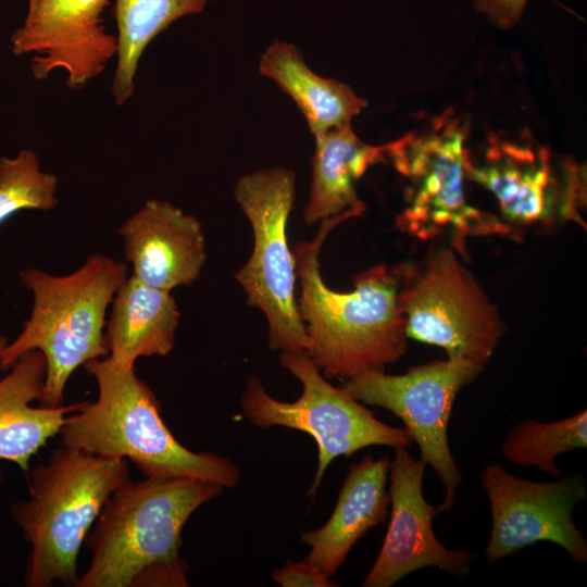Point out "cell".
I'll list each match as a JSON object with an SVG mask.
<instances>
[{
	"label": "cell",
	"mask_w": 587,
	"mask_h": 587,
	"mask_svg": "<svg viewBox=\"0 0 587 587\" xmlns=\"http://www.w3.org/2000/svg\"><path fill=\"white\" fill-rule=\"evenodd\" d=\"M467 127L442 115L422 129L385 145V158L403 175L407 205L397 217L400 229L426 239L445 230L458 240L465 235L510 233L495 216L466 202Z\"/></svg>",
	"instance_id": "cell-8"
},
{
	"label": "cell",
	"mask_w": 587,
	"mask_h": 587,
	"mask_svg": "<svg viewBox=\"0 0 587 587\" xmlns=\"http://www.w3.org/2000/svg\"><path fill=\"white\" fill-rule=\"evenodd\" d=\"M46 372L43 354L30 350L0 379V460L17 464L25 474L33 455L60 433L67 414L82 403L55 408L32 405L42 397Z\"/></svg>",
	"instance_id": "cell-17"
},
{
	"label": "cell",
	"mask_w": 587,
	"mask_h": 587,
	"mask_svg": "<svg viewBox=\"0 0 587 587\" xmlns=\"http://www.w3.org/2000/svg\"><path fill=\"white\" fill-rule=\"evenodd\" d=\"M132 276L165 291L189 286L207 261L200 221L174 204L150 199L117 229Z\"/></svg>",
	"instance_id": "cell-15"
},
{
	"label": "cell",
	"mask_w": 587,
	"mask_h": 587,
	"mask_svg": "<svg viewBox=\"0 0 587 587\" xmlns=\"http://www.w3.org/2000/svg\"><path fill=\"white\" fill-rule=\"evenodd\" d=\"M223 490L185 476L127 480L86 536L90 562L76 587L188 586V564L179 553L184 525Z\"/></svg>",
	"instance_id": "cell-2"
},
{
	"label": "cell",
	"mask_w": 587,
	"mask_h": 587,
	"mask_svg": "<svg viewBox=\"0 0 587 587\" xmlns=\"http://www.w3.org/2000/svg\"><path fill=\"white\" fill-rule=\"evenodd\" d=\"M315 142L305 224L338 215H362L365 204L358 197L355 184L371 165L385 158V146L362 141L351 124L315 136Z\"/></svg>",
	"instance_id": "cell-19"
},
{
	"label": "cell",
	"mask_w": 587,
	"mask_h": 587,
	"mask_svg": "<svg viewBox=\"0 0 587 587\" xmlns=\"http://www.w3.org/2000/svg\"><path fill=\"white\" fill-rule=\"evenodd\" d=\"M425 466L408 448L395 449L388 473L390 521L363 587H390L408 574L429 566L461 576L476 559V553L448 549L435 536L433 520L439 512L423 496Z\"/></svg>",
	"instance_id": "cell-13"
},
{
	"label": "cell",
	"mask_w": 587,
	"mask_h": 587,
	"mask_svg": "<svg viewBox=\"0 0 587 587\" xmlns=\"http://www.w3.org/2000/svg\"><path fill=\"white\" fill-rule=\"evenodd\" d=\"M390 459L364 457L352 463L338 495L336 507L326 523L300 534L310 550L305 559L334 577L351 548L367 530L388 516L386 489Z\"/></svg>",
	"instance_id": "cell-16"
},
{
	"label": "cell",
	"mask_w": 587,
	"mask_h": 587,
	"mask_svg": "<svg viewBox=\"0 0 587 587\" xmlns=\"http://www.w3.org/2000/svg\"><path fill=\"white\" fill-rule=\"evenodd\" d=\"M98 386L95 401H84L67 415L59 433L61 445L90 454L125 459L146 477L185 476L234 488L238 466L211 451L184 447L161 416V404L135 367L108 355L84 364Z\"/></svg>",
	"instance_id": "cell-3"
},
{
	"label": "cell",
	"mask_w": 587,
	"mask_h": 587,
	"mask_svg": "<svg viewBox=\"0 0 587 587\" xmlns=\"http://www.w3.org/2000/svg\"><path fill=\"white\" fill-rule=\"evenodd\" d=\"M259 70L292 98L314 137L351 124L367 104L348 85L312 72L300 51L288 42L275 40L263 53Z\"/></svg>",
	"instance_id": "cell-20"
},
{
	"label": "cell",
	"mask_w": 587,
	"mask_h": 587,
	"mask_svg": "<svg viewBox=\"0 0 587 587\" xmlns=\"http://www.w3.org/2000/svg\"><path fill=\"white\" fill-rule=\"evenodd\" d=\"M279 363L302 386L292 402L270 396L261 378L249 377L240 398L247 420L260 428L282 426L304 432L317 446V466L307 498H314L323 475L337 457H350L370 446L409 448L413 439L404 427L376 419L373 411L335 387L305 352H279Z\"/></svg>",
	"instance_id": "cell-6"
},
{
	"label": "cell",
	"mask_w": 587,
	"mask_h": 587,
	"mask_svg": "<svg viewBox=\"0 0 587 587\" xmlns=\"http://www.w3.org/2000/svg\"><path fill=\"white\" fill-rule=\"evenodd\" d=\"M295 195V173L280 166L248 173L234 189L253 232L252 253L235 279L247 303L266 317L268 349L279 352H305L308 345L297 307L296 262L286 229Z\"/></svg>",
	"instance_id": "cell-7"
},
{
	"label": "cell",
	"mask_w": 587,
	"mask_h": 587,
	"mask_svg": "<svg viewBox=\"0 0 587 587\" xmlns=\"http://www.w3.org/2000/svg\"><path fill=\"white\" fill-rule=\"evenodd\" d=\"M403 283L400 300L408 338L440 347L448 358L488 362L505 327L451 249L438 251L416 276L408 268Z\"/></svg>",
	"instance_id": "cell-10"
},
{
	"label": "cell",
	"mask_w": 587,
	"mask_h": 587,
	"mask_svg": "<svg viewBox=\"0 0 587 587\" xmlns=\"http://www.w3.org/2000/svg\"><path fill=\"white\" fill-rule=\"evenodd\" d=\"M57 176L41 170L33 150L22 149L14 158L0 157V225L22 210L57 208Z\"/></svg>",
	"instance_id": "cell-23"
},
{
	"label": "cell",
	"mask_w": 587,
	"mask_h": 587,
	"mask_svg": "<svg viewBox=\"0 0 587 587\" xmlns=\"http://www.w3.org/2000/svg\"><path fill=\"white\" fill-rule=\"evenodd\" d=\"M587 447V411L551 423L526 420L503 439L502 455L513 464L536 466L552 477L562 476L558 455Z\"/></svg>",
	"instance_id": "cell-22"
},
{
	"label": "cell",
	"mask_w": 587,
	"mask_h": 587,
	"mask_svg": "<svg viewBox=\"0 0 587 587\" xmlns=\"http://www.w3.org/2000/svg\"><path fill=\"white\" fill-rule=\"evenodd\" d=\"M7 344H8L7 337L0 334V353L2 349L7 346Z\"/></svg>",
	"instance_id": "cell-26"
},
{
	"label": "cell",
	"mask_w": 587,
	"mask_h": 587,
	"mask_svg": "<svg viewBox=\"0 0 587 587\" xmlns=\"http://www.w3.org/2000/svg\"><path fill=\"white\" fill-rule=\"evenodd\" d=\"M349 215L321 222L313 239L298 242L292 254L300 294L297 307L308 345L305 353L326 378L349 379L385 371L407 349V323L400 291L408 267L373 266L354 277L351 292H338L323 280L321 248Z\"/></svg>",
	"instance_id": "cell-1"
},
{
	"label": "cell",
	"mask_w": 587,
	"mask_h": 587,
	"mask_svg": "<svg viewBox=\"0 0 587 587\" xmlns=\"http://www.w3.org/2000/svg\"><path fill=\"white\" fill-rule=\"evenodd\" d=\"M467 178L490 190L502 214L522 225L548 223L555 215L574 218L582 198L577 171L558 176L550 151L529 138L490 135L480 163L470 158Z\"/></svg>",
	"instance_id": "cell-14"
},
{
	"label": "cell",
	"mask_w": 587,
	"mask_h": 587,
	"mask_svg": "<svg viewBox=\"0 0 587 587\" xmlns=\"http://www.w3.org/2000/svg\"><path fill=\"white\" fill-rule=\"evenodd\" d=\"M109 4V0H29L23 25L11 36V50L33 55L36 79L62 70L67 87L80 89L116 54V37L104 27Z\"/></svg>",
	"instance_id": "cell-12"
},
{
	"label": "cell",
	"mask_w": 587,
	"mask_h": 587,
	"mask_svg": "<svg viewBox=\"0 0 587 587\" xmlns=\"http://www.w3.org/2000/svg\"><path fill=\"white\" fill-rule=\"evenodd\" d=\"M179 320L170 291L128 276L114 295L105 323L108 357L120 365L135 367L139 358L167 355L175 346Z\"/></svg>",
	"instance_id": "cell-18"
},
{
	"label": "cell",
	"mask_w": 587,
	"mask_h": 587,
	"mask_svg": "<svg viewBox=\"0 0 587 587\" xmlns=\"http://www.w3.org/2000/svg\"><path fill=\"white\" fill-rule=\"evenodd\" d=\"M272 578L282 587H336L338 584L305 558L298 562L287 561L272 573Z\"/></svg>",
	"instance_id": "cell-24"
},
{
	"label": "cell",
	"mask_w": 587,
	"mask_h": 587,
	"mask_svg": "<svg viewBox=\"0 0 587 587\" xmlns=\"http://www.w3.org/2000/svg\"><path fill=\"white\" fill-rule=\"evenodd\" d=\"M480 485L492 517L488 565L537 541L560 546L578 563L587 561V541L572 517L574 507L586 498L583 475L538 483L491 463L484 467Z\"/></svg>",
	"instance_id": "cell-11"
},
{
	"label": "cell",
	"mask_w": 587,
	"mask_h": 587,
	"mask_svg": "<svg viewBox=\"0 0 587 587\" xmlns=\"http://www.w3.org/2000/svg\"><path fill=\"white\" fill-rule=\"evenodd\" d=\"M526 0H476L475 9L503 28H511L521 17Z\"/></svg>",
	"instance_id": "cell-25"
},
{
	"label": "cell",
	"mask_w": 587,
	"mask_h": 587,
	"mask_svg": "<svg viewBox=\"0 0 587 587\" xmlns=\"http://www.w3.org/2000/svg\"><path fill=\"white\" fill-rule=\"evenodd\" d=\"M123 262L95 253L67 275H52L27 267L22 285L34 297L29 319L18 336L0 353V369H10L24 353L39 350L47 363L40 405H63L68 378L80 365L104 358L105 315L120 286L127 278Z\"/></svg>",
	"instance_id": "cell-5"
},
{
	"label": "cell",
	"mask_w": 587,
	"mask_h": 587,
	"mask_svg": "<svg viewBox=\"0 0 587 587\" xmlns=\"http://www.w3.org/2000/svg\"><path fill=\"white\" fill-rule=\"evenodd\" d=\"M484 367L477 361L453 357L413 366L400 375L367 371L341 386L361 403L383 408L402 421L419 445L421 460L432 466L445 487L439 513L453 507L457 488L463 480L448 441L452 407L460 389Z\"/></svg>",
	"instance_id": "cell-9"
},
{
	"label": "cell",
	"mask_w": 587,
	"mask_h": 587,
	"mask_svg": "<svg viewBox=\"0 0 587 587\" xmlns=\"http://www.w3.org/2000/svg\"><path fill=\"white\" fill-rule=\"evenodd\" d=\"M29 498L11 515L30 550L27 587H76L78 554L110 496L130 479L129 462L61 445L26 473Z\"/></svg>",
	"instance_id": "cell-4"
},
{
	"label": "cell",
	"mask_w": 587,
	"mask_h": 587,
	"mask_svg": "<svg viewBox=\"0 0 587 587\" xmlns=\"http://www.w3.org/2000/svg\"><path fill=\"white\" fill-rule=\"evenodd\" d=\"M207 0H115L116 67L111 86L116 104L135 92L139 60L147 46L175 21L203 11Z\"/></svg>",
	"instance_id": "cell-21"
}]
</instances>
